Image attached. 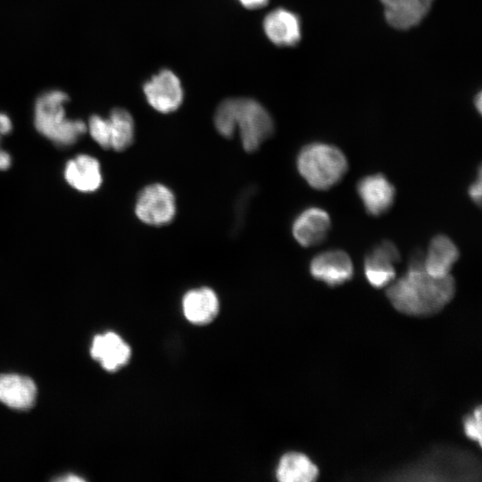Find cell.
I'll list each match as a JSON object with an SVG mask.
<instances>
[{"label": "cell", "mask_w": 482, "mask_h": 482, "mask_svg": "<svg viewBox=\"0 0 482 482\" xmlns=\"http://www.w3.org/2000/svg\"><path fill=\"white\" fill-rule=\"evenodd\" d=\"M276 476L281 482H311L318 478L319 470L306 455L287 453L280 459Z\"/></svg>", "instance_id": "obj_18"}, {"label": "cell", "mask_w": 482, "mask_h": 482, "mask_svg": "<svg viewBox=\"0 0 482 482\" xmlns=\"http://www.w3.org/2000/svg\"><path fill=\"white\" fill-rule=\"evenodd\" d=\"M400 261L397 246L389 240H384L374 246L364 258V275L374 287L389 285L395 278V264Z\"/></svg>", "instance_id": "obj_7"}, {"label": "cell", "mask_w": 482, "mask_h": 482, "mask_svg": "<svg viewBox=\"0 0 482 482\" xmlns=\"http://www.w3.org/2000/svg\"><path fill=\"white\" fill-rule=\"evenodd\" d=\"M331 228L329 214L320 207H309L300 212L292 225L295 241L303 247L321 244Z\"/></svg>", "instance_id": "obj_10"}, {"label": "cell", "mask_w": 482, "mask_h": 482, "mask_svg": "<svg viewBox=\"0 0 482 482\" xmlns=\"http://www.w3.org/2000/svg\"><path fill=\"white\" fill-rule=\"evenodd\" d=\"M130 354L129 345L113 332L98 335L93 340L91 355L108 371L117 370L125 365Z\"/></svg>", "instance_id": "obj_15"}, {"label": "cell", "mask_w": 482, "mask_h": 482, "mask_svg": "<svg viewBox=\"0 0 482 482\" xmlns=\"http://www.w3.org/2000/svg\"><path fill=\"white\" fill-rule=\"evenodd\" d=\"M424 254L417 251L410 259L406 272L388 286L386 295L400 312L411 316H428L440 312L453 297V276L436 278L424 268Z\"/></svg>", "instance_id": "obj_1"}, {"label": "cell", "mask_w": 482, "mask_h": 482, "mask_svg": "<svg viewBox=\"0 0 482 482\" xmlns=\"http://www.w3.org/2000/svg\"><path fill=\"white\" fill-rule=\"evenodd\" d=\"M135 213L147 225L169 224L176 214L174 194L162 184H150L139 192L135 204Z\"/></svg>", "instance_id": "obj_5"}, {"label": "cell", "mask_w": 482, "mask_h": 482, "mask_svg": "<svg viewBox=\"0 0 482 482\" xmlns=\"http://www.w3.org/2000/svg\"><path fill=\"white\" fill-rule=\"evenodd\" d=\"M296 165L303 179L317 190L333 187L348 170L345 154L338 147L323 142L304 145L297 155Z\"/></svg>", "instance_id": "obj_4"}, {"label": "cell", "mask_w": 482, "mask_h": 482, "mask_svg": "<svg viewBox=\"0 0 482 482\" xmlns=\"http://www.w3.org/2000/svg\"><path fill=\"white\" fill-rule=\"evenodd\" d=\"M310 272L316 279L335 287L352 278L353 264L346 252L340 249L327 250L312 259Z\"/></svg>", "instance_id": "obj_8"}, {"label": "cell", "mask_w": 482, "mask_h": 482, "mask_svg": "<svg viewBox=\"0 0 482 482\" xmlns=\"http://www.w3.org/2000/svg\"><path fill=\"white\" fill-rule=\"evenodd\" d=\"M143 89L149 104L162 113L176 111L183 100L180 80L170 70H162L153 76Z\"/></svg>", "instance_id": "obj_6"}, {"label": "cell", "mask_w": 482, "mask_h": 482, "mask_svg": "<svg viewBox=\"0 0 482 482\" xmlns=\"http://www.w3.org/2000/svg\"><path fill=\"white\" fill-rule=\"evenodd\" d=\"M12 129V123L10 117L4 112H0V170L9 169L12 164L10 154L3 149L1 145L2 137L8 135Z\"/></svg>", "instance_id": "obj_22"}, {"label": "cell", "mask_w": 482, "mask_h": 482, "mask_svg": "<svg viewBox=\"0 0 482 482\" xmlns=\"http://www.w3.org/2000/svg\"><path fill=\"white\" fill-rule=\"evenodd\" d=\"M214 126L224 137H231L236 129L246 152L257 150L274 132L269 112L252 98H228L217 107Z\"/></svg>", "instance_id": "obj_2"}, {"label": "cell", "mask_w": 482, "mask_h": 482, "mask_svg": "<svg viewBox=\"0 0 482 482\" xmlns=\"http://www.w3.org/2000/svg\"><path fill=\"white\" fill-rule=\"evenodd\" d=\"M87 131L91 138L102 148L110 149V134L107 118L92 115L87 123Z\"/></svg>", "instance_id": "obj_20"}, {"label": "cell", "mask_w": 482, "mask_h": 482, "mask_svg": "<svg viewBox=\"0 0 482 482\" xmlns=\"http://www.w3.org/2000/svg\"><path fill=\"white\" fill-rule=\"evenodd\" d=\"M475 104H476V107L478 109V112H481V104H482V102H481V94L480 93L477 96V97L475 99Z\"/></svg>", "instance_id": "obj_26"}, {"label": "cell", "mask_w": 482, "mask_h": 482, "mask_svg": "<svg viewBox=\"0 0 482 482\" xmlns=\"http://www.w3.org/2000/svg\"><path fill=\"white\" fill-rule=\"evenodd\" d=\"M481 407L478 406L472 412L465 418L463 427L466 436L481 445Z\"/></svg>", "instance_id": "obj_21"}, {"label": "cell", "mask_w": 482, "mask_h": 482, "mask_svg": "<svg viewBox=\"0 0 482 482\" xmlns=\"http://www.w3.org/2000/svg\"><path fill=\"white\" fill-rule=\"evenodd\" d=\"M459 257L460 252L453 241L445 235H436L431 239L424 254L425 270L436 278L448 276Z\"/></svg>", "instance_id": "obj_14"}, {"label": "cell", "mask_w": 482, "mask_h": 482, "mask_svg": "<svg viewBox=\"0 0 482 482\" xmlns=\"http://www.w3.org/2000/svg\"><path fill=\"white\" fill-rule=\"evenodd\" d=\"M182 308L185 317L194 324L212 321L219 312V299L209 287L189 290L183 297Z\"/></svg>", "instance_id": "obj_17"}, {"label": "cell", "mask_w": 482, "mask_h": 482, "mask_svg": "<svg viewBox=\"0 0 482 482\" xmlns=\"http://www.w3.org/2000/svg\"><path fill=\"white\" fill-rule=\"evenodd\" d=\"M65 181L81 193L96 191L103 183V175L98 160L89 154H81L69 160L63 170Z\"/></svg>", "instance_id": "obj_11"}, {"label": "cell", "mask_w": 482, "mask_h": 482, "mask_svg": "<svg viewBox=\"0 0 482 482\" xmlns=\"http://www.w3.org/2000/svg\"><path fill=\"white\" fill-rule=\"evenodd\" d=\"M37 387L34 381L18 374L0 375V402L16 410L29 409L35 403Z\"/></svg>", "instance_id": "obj_16"}, {"label": "cell", "mask_w": 482, "mask_h": 482, "mask_svg": "<svg viewBox=\"0 0 482 482\" xmlns=\"http://www.w3.org/2000/svg\"><path fill=\"white\" fill-rule=\"evenodd\" d=\"M263 29L268 38L279 46H293L301 39L299 18L283 8L273 10L266 15Z\"/></svg>", "instance_id": "obj_13"}, {"label": "cell", "mask_w": 482, "mask_h": 482, "mask_svg": "<svg viewBox=\"0 0 482 482\" xmlns=\"http://www.w3.org/2000/svg\"><path fill=\"white\" fill-rule=\"evenodd\" d=\"M356 190L370 215L380 216L388 212L394 204L395 188L382 173L362 178L356 185Z\"/></svg>", "instance_id": "obj_9"}, {"label": "cell", "mask_w": 482, "mask_h": 482, "mask_svg": "<svg viewBox=\"0 0 482 482\" xmlns=\"http://www.w3.org/2000/svg\"><path fill=\"white\" fill-rule=\"evenodd\" d=\"M481 168L479 167L476 179L470 185L468 188V195L470 198L475 204L478 206L481 204Z\"/></svg>", "instance_id": "obj_23"}, {"label": "cell", "mask_w": 482, "mask_h": 482, "mask_svg": "<svg viewBox=\"0 0 482 482\" xmlns=\"http://www.w3.org/2000/svg\"><path fill=\"white\" fill-rule=\"evenodd\" d=\"M242 5L248 9H257L267 4L269 0H238Z\"/></svg>", "instance_id": "obj_24"}, {"label": "cell", "mask_w": 482, "mask_h": 482, "mask_svg": "<svg viewBox=\"0 0 482 482\" xmlns=\"http://www.w3.org/2000/svg\"><path fill=\"white\" fill-rule=\"evenodd\" d=\"M110 149L121 152L131 145L134 140V120L125 109L115 108L107 117Z\"/></svg>", "instance_id": "obj_19"}, {"label": "cell", "mask_w": 482, "mask_h": 482, "mask_svg": "<svg viewBox=\"0 0 482 482\" xmlns=\"http://www.w3.org/2000/svg\"><path fill=\"white\" fill-rule=\"evenodd\" d=\"M68 95L59 89L42 93L36 100L33 123L37 131L57 145L75 144L87 132V123L67 116Z\"/></svg>", "instance_id": "obj_3"}, {"label": "cell", "mask_w": 482, "mask_h": 482, "mask_svg": "<svg viewBox=\"0 0 482 482\" xmlns=\"http://www.w3.org/2000/svg\"><path fill=\"white\" fill-rule=\"evenodd\" d=\"M387 23L397 29L419 25L429 12L434 0H380Z\"/></svg>", "instance_id": "obj_12"}, {"label": "cell", "mask_w": 482, "mask_h": 482, "mask_svg": "<svg viewBox=\"0 0 482 482\" xmlns=\"http://www.w3.org/2000/svg\"><path fill=\"white\" fill-rule=\"evenodd\" d=\"M58 480H62V481H83L84 479L79 478V477H76V476H73V475H69V476H66L64 478H59Z\"/></svg>", "instance_id": "obj_25"}]
</instances>
